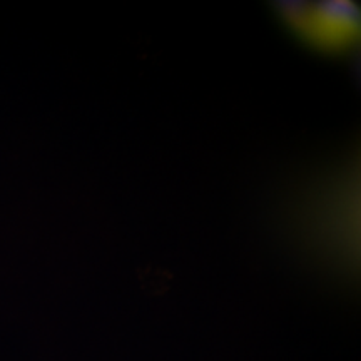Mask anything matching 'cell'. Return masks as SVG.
Listing matches in <instances>:
<instances>
[{
	"label": "cell",
	"mask_w": 361,
	"mask_h": 361,
	"mask_svg": "<svg viewBox=\"0 0 361 361\" xmlns=\"http://www.w3.org/2000/svg\"><path fill=\"white\" fill-rule=\"evenodd\" d=\"M278 12L288 27L316 51L345 54L360 37V11L350 2H286Z\"/></svg>",
	"instance_id": "cell-1"
}]
</instances>
